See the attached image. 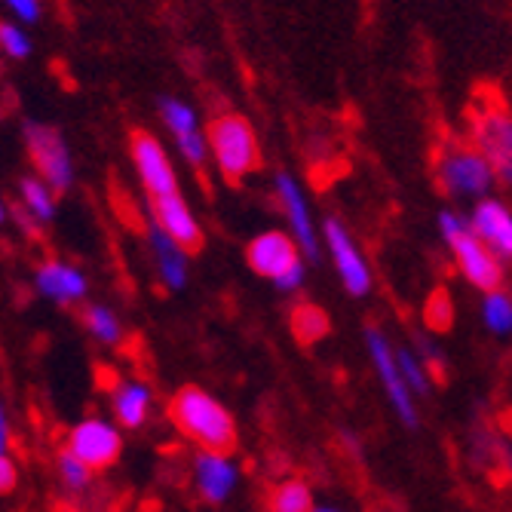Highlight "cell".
<instances>
[{"instance_id":"obj_1","label":"cell","mask_w":512,"mask_h":512,"mask_svg":"<svg viewBox=\"0 0 512 512\" xmlns=\"http://www.w3.org/2000/svg\"><path fill=\"white\" fill-rule=\"evenodd\" d=\"M433 181L439 194L457 206L470 209L473 203L497 194V175L488 163V157L470 142L467 135L445 138L433 157Z\"/></svg>"},{"instance_id":"obj_2","label":"cell","mask_w":512,"mask_h":512,"mask_svg":"<svg viewBox=\"0 0 512 512\" xmlns=\"http://www.w3.org/2000/svg\"><path fill=\"white\" fill-rule=\"evenodd\" d=\"M169 421L197 451H234L240 442L234 411L197 384L181 387L169 399Z\"/></svg>"},{"instance_id":"obj_3","label":"cell","mask_w":512,"mask_h":512,"mask_svg":"<svg viewBox=\"0 0 512 512\" xmlns=\"http://www.w3.org/2000/svg\"><path fill=\"white\" fill-rule=\"evenodd\" d=\"M436 230H439V240H442L454 270L460 273V279L470 289H476L482 295V292L500 289L506 283V264L482 243V237L470 224L467 209H457V206L439 209Z\"/></svg>"},{"instance_id":"obj_4","label":"cell","mask_w":512,"mask_h":512,"mask_svg":"<svg viewBox=\"0 0 512 512\" xmlns=\"http://www.w3.org/2000/svg\"><path fill=\"white\" fill-rule=\"evenodd\" d=\"M246 264L279 295H298L310 276V261L286 227L258 230L246 243Z\"/></svg>"},{"instance_id":"obj_5","label":"cell","mask_w":512,"mask_h":512,"mask_svg":"<svg viewBox=\"0 0 512 512\" xmlns=\"http://www.w3.org/2000/svg\"><path fill=\"white\" fill-rule=\"evenodd\" d=\"M209 154L212 166L227 184H243L261 166V142L246 114L224 111L209 120Z\"/></svg>"},{"instance_id":"obj_6","label":"cell","mask_w":512,"mask_h":512,"mask_svg":"<svg viewBox=\"0 0 512 512\" xmlns=\"http://www.w3.org/2000/svg\"><path fill=\"white\" fill-rule=\"evenodd\" d=\"M362 341H365L368 365H371V371H375V381L381 384L384 399H387L390 411L396 414V421L405 430H417L421 427V399L408 390V384L402 378L399 356H396L399 344L390 338L387 329H381V325H365Z\"/></svg>"},{"instance_id":"obj_7","label":"cell","mask_w":512,"mask_h":512,"mask_svg":"<svg viewBox=\"0 0 512 512\" xmlns=\"http://www.w3.org/2000/svg\"><path fill=\"white\" fill-rule=\"evenodd\" d=\"M322 258H329L335 267V276L347 298L362 301L375 292V270H371L368 255L362 252L353 230L338 218L325 215L322 218Z\"/></svg>"},{"instance_id":"obj_8","label":"cell","mask_w":512,"mask_h":512,"mask_svg":"<svg viewBox=\"0 0 512 512\" xmlns=\"http://www.w3.org/2000/svg\"><path fill=\"white\" fill-rule=\"evenodd\" d=\"M270 197L286 221V230L307 255V261L316 264L322 258V221L310 203V194L301 184V178L289 169H276L270 175Z\"/></svg>"},{"instance_id":"obj_9","label":"cell","mask_w":512,"mask_h":512,"mask_svg":"<svg viewBox=\"0 0 512 512\" xmlns=\"http://www.w3.org/2000/svg\"><path fill=\"white\" fill-rule=\"evenodd\" d=\"M467 138L488 157L500 188L512 191V111L500 102H479L467 117Z\"/></svg>"},{"instance_id":"obj_10","label":"cell","mask_w":512,"mask_h":512,"mask_svg":"<svg viewBox=\"0 0 512 512\" xmlns=\"http://www.w3.org/2000/svg\"><path fill=\"white\" fill-rule=\"evenodd\" d=\"M123 427L108 414H83L77 424L68 427L65 433V448L71 454H77L86 467H92L96 473H108L114 463L123 457L126 439H123Z\"/></svg>"},{"instance_id":"obj_11","label":"cell","mask_w":512,"mask_h":512,"mask_svg":"<svg viewBox=\"0 0 512 512\" xmlns=\"http://www.w3.org/2000/svg\"><path fill=\"white\" fill-rule=\"evenodd\" d=\"M157 111H160L163 126L172 135L175 151L181 154V160L194 169H206V163H212V154H209V132L203 126L200 111L178 96H160Z\"/></svg>"},{"instance_id":"obj_12","label":"cell","mask_w":512,"mask_h":512,"mask_svg":"<svg viewBox=\"0 0 512 512\" xmlns=\"http://www.w3.org/2000/svg\"><path fill=\"white\" fill-rule=\"evenodd\" d=\"M191 482L206 506H224L240 491L243 467L234 451H197L191 457Z\"/></svg>"},{"instance_id":"obj_13","label":"cell","mask_w":512,"mask_h":512,"mask_svg":"<svg viewBox=\"0 0 512 512\" xmlns=\"http://www.w3.org/2000/svg\"><path fill=\"white\" fill-rule=\"evenodd\" d=\"M129 154H132V166L138 172V181H142L148 200L169 197V194H178L181 191L175 163H172L166 145L160 142L154 132L135 129L132 138H129Z\"/></svg>"},{"instance_id":"obj_14","label":"cell","mask_w":512,"mask_h":512,"mask_svg":"<svg viewBox=\"0 0 512 512\" xmlns=\"http://www.w3.org/2000/svg\"><path fill=\"white\" fill-rule=\"evenodd\" d=\"M25 145H28V154H31L37 172L43 175V181L50 184L56 194L71 191L74 160H71V151L65 145L62 132L46 126V123H28L25 126Z\"/></svg>"},{"instance_id":"obj_15","label":"cell","mask_w":512,"mask_h":512,"mask_svg":"<svg viewBox=\"0 0 512 512\" xmlns=\"http://www.w3.org/2000/svg\"><path fill=\"white\" fill-rule=\"evenodd\" d=\"M145 243H148V255L154 261L157 283L166 292L188 289V283H191V252L184 249L175 237H169L151 215L145 221Z\"/></svg>"},{"instance_id":"obj_16","label":"cell","mask_w":512,"mask_h":512,"mask_svg":"<svg viewBox=\"0 0 512 512\" xmlns=\"http://www.w3.org/2000/svg\"><path fill=\"white\" fill-rule=\"evenodd\" d=\"M473 230L482 237V243L506 264L512 267V203L500 194H491L467 209Z\"/></svg>"},{"instance_id":"obj_17","label":"cell","mask_w":512,"mask_h":512,"mask_svg":"<svg viewBox=\"0 0 512 512\" xmlns=\"http://www.w3.org/2000/svg\"><path fill=\"white\" fill-rule=\"evenodd\" d=\"M108 405H111V417L126 433H138L151 424L157 393L142 378H117L108 390Z\"/></svg>"},{"instance_id":"obj_18","label":"cell","mask_w":512,"mask_h":512,"mask_svg":"<svg viewBox=\"0 0 512 512\" xmlns=\"http://www.w3.org/2000/svg\"><path fill=\"white\" fill-rule=\"evenodd\" d=\"M34 289L40 298H46L56 307H77L86 304L89 295V279L86 273L71 261H43L34 273Z\"/></svg>"},{"instance_id":"obj_19","label":"cell","mask_w":512,"mask_h":512,"mask_svg":"<svg viewBox=\"0 0 512 512\" xmlns=\"http://www.w3.org/2000/svg\"><path fill=\"white\" fill-rule=\"evenodd\" d=\"M151 206V218L166 230L169 237H175L188 252H200L203 246V224L197 218V212L191 209V203L184 200V194H169V197H157L148 200Z\"/></svg>"},{"instance_id":"obj_20","label":"cell","mask_w":512,"mask_h":512,"mask_svg":"<svg viewBox=\"0 0 512 512\" xmlns=\"http://www.w3.org/2000/svg\"><path fill=\"white\" fill-rule=\"evenodd\" d=\"M80 322L86 335L102 344V347H120L123 338H126V329H123V319L114 307L102 304V301H86L83 310H80Z\"/></svg>"},{"instance_id":"obj_21","label":"cell","mask_w":512,"mask_h":512,"mask_svg":"<svg viewBox=\"0 0 512 512\" xmlns=\"http://www.w3.org/2000/svg\"><path fill=\"white\" fill-rule=\"evenodd\" d=\"M479 322L497 341L512 338V292L506 286L479 295Z\"/></svg>"},{"instance_id":"obj_22","label":"cell","mask_w":512,"mask_h":512,"mask_svg":"<svg viewBox=\"0 0 512 512\" xmlns=\"http://www.w3.org/2000/svg\"><path fill=\"white\" fill-rule=\"evenodd\" d=\"M53 467H56V479H59V488L65 497L71 500H80L92 491V482H96V470L86 467V463L71 454L65 445L56 451V460H53Z\"/></svg>"},{"instance_id":"obj_23","label":"cell","mask_w":512,"mask_h":512,"mask_svg":"<svg viewBox=\"0 0 512 512\" xmlns=\"http://www.w3.org/2000/svg\"><path fill=\"white\" fill-rule=\"evenodd\" d=\"M313 506L316 497L304 479H283L267 497V512H310Z\"/></svg>"},{"instance_id":"obj_24","label":"cell","mask_w":512,"mask_h":512,"mask_svg":"<svg viewBox=\"0 0 512 512\" xmlns=\"http://www.w3.org/2000/svg\"><path fill=\"white\" fill-rule=\"evenodd\" d=\"M396 356H399V368H402V378L408 384V390L417 396V399H430L433 396V387H436V378L433 371L424 365V359L414 353L411 344H399L396 347Z\"/></svg>"},{"instance_id":"obj_25","label":"cell","mask_w":512,"mask_h":512,"mask_svg":"<svg viewBox=\"0 0 512 512\" xmlns=\"http://www.w3.org/2000/svg\"><path fill=\"white\" fill-rule=\"evenodd\" d=\"M19 188H22V206L34 221L50 224L56 218V191L50 184L40 178H22Z\"/></svg>"},{"instance_id":"obj_26","label":"cell","mask_w":512,"mask_h":512,"mask_svg":"<svg viewBox=\"0 0 512 512\" xmlns=\"http://www.w3.org/2000/svg\"><path fill=\"white\" fill-rule=\"evenodd\" d=\"M292 329L304 344H316L329 335V316H325V310H319L316 304H301L292 313Z\"/></svg>"},{"instance_id":"obj_27","label":"cell","mask_w":512,"mask_h":512,"mask_svg":"<svg viewBox=\"0 0 512 512\" xmlns=\"http://www.w3.org/2000/svg\"><path fill=\"white\" fill-rule=\"evenodd\" d=\"M411 347H414L417 356L424 359V365L433 371V378L442 381V378H445V371H448V356H445V350H442L436 332H433V335H430V332H414V335H411Z\"/></svg>"},{"instance_id":"obj_28","label":"cell","mask_w":512,"mask_h":512,"mask_svg":"<svg viewBox=\"0 0 512 512\" xmlns=\"http://www.w3.org/2000/svg\"><path fill=\"white\" fill-rule=\"evenodd\" d=\"M427 322L430 329L439 335V332H448L451 322H454V304H451V295L448 292H436L427 304Z\"/></svg>"},{"instance_id":"obj_29","label":"cell","mask_w":512,"mask_h":512,"mask_svg":"<svg viewBox=\"0 0 512 512\" xmlns=\"http://www.w3.org/2000/svg\"><path fill=\"white\" fill-rule=\"evenodd\" d=\"M0 50L13 59H25L31 53V40L22 31V25H10V22H0Z\"/></svg>"},{"instance_id":"obj_30","label":"cell","mask_w":512,"mask_h":512,"mask_svg":"<svg viewBox=\"0 0 512 512\" xmlns=\"http://www.w3.org/2000/svg\"><path fill=\"white\" fill-rule=\"evenodd\" d=\"M19 485V463L13 454H0V494H13Z\"/></svg>"},{"instance_id":"obj_31","label":"cell","mask_w":512,"mask_h":512,"mask_svg":"<svg viewBox=\"0 0 512 512\" xmlns=\"http://www.w3.org/2000/svg\"><path fill=\"white\" fill-rule=\"evenodd\" d=\"M4 4H7L25 25H31V22L40 19V0H4Z\"/></svg>"},{"instance_id":"obj_32","label":"cell","mask_w":512,"mask_h":512,"mask_svg":"<svg viewBox=\"0 0 512 512\" xmlns=\"http://www.w3.org/2000/svg\"><path fill=\"white\" fill-rule=\"evenodd\" d=\"M10 448H13V417L7 402L0 399V454H10Z\"/></svg>"},{"instance_id":"obj_33","label":"cell","mask_w":512,"mask_h":512,"mask_svg":"<svg viewBox=\"0 0 512 512\" xmlns=\"http://www.w3.org/2000/svg\"><path fill=\"white\" fill-rule=\"evenodd\" d=\"M310 512H347L344 506H338V503H316Z\"/></svg>"},{"instance_id":"obj_34","label":"cell","mask_w":512,"mask_h":512,"mask_svg":"<svg viewBox=\"0 0 512 512\" xmlns=\"http://www.w3.org/2000/svg\"><path fill=\"white\" fill-rule=\"evenodd\" d=\"M506 467H509V473H512V439L506 442Z\"/></svg>"},{"instance_id":"obj_35","label":"cell","mask_w":512,"mask_h":512,"mask_svg":"<svg viewBox=\"0 0 512 512\" xmlns=\"http://www.w3.org/2000/svg\"><path fill=\"white\" fill-rule=\"evenodd\" d=\"M4 221H7V203L0 200V224H4Z\"/></svg>"},{"instance_id":"obj_36","label":"cell","mask_w":512,"mask_h":512,"mask_svg":"<svg viewBox=\"0 0 512 512\" xmlns=\"http://www.w3.org/2000/svg\"><path fill=\"white\" fill-rule=\"evenodd\" d=\"M371 512H393L390 506H381V509H371Z\"/></svg>"},{"instance_id":"obj_37","label":"cell","mask_w":512,"mask_h":512,"mask_svg":"<svg viewBox=\"0 0 512 512\" xmlns=\"http://www.w3.org/2000/svg\"><path fill=\"white\" fill-rule=\"evenodd\" d=\"M108 512H114V509H108Z\"/></svg>"}]
</instances>
